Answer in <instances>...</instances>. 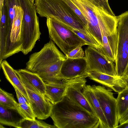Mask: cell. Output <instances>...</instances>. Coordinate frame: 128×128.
I'll return each instance as SVG.
<instances>
[{
	"label": "cell",
	"mask_w": 128,
	"mask_h": 128,
	"mask_svg": "<svg viewBox=\"0 0 128 128\" xmlns=\"http://www.w3.org/2000/svg\"><path fill=\"white\" fill-rule=\"evenodd\" d=\"M66 58L50 40L39 52L29 56L26 68L38 75L45 83L63 81L59 77L60 69Z\"/></svg>",
	"instance_id": "1"
},
{
	"label": "cell",
	"mask_w": 128,
	"mask_h": 128,
	"mask_svg": "<svg viewBox=\"0 0 128 128\" xmlns=\"http://www.w3.org/2000/svg\"><path fill=\"white\" fill-rule=\"evenodd\" d=\"M50 116L57 128H98V119L66 96L53 104Z\"/></svg>",
	"instance_id": "2"
},
{
	"label": "cell",
	"mask_w": 128,
	"mask_h": 128,
	"mask_svg": "<svg viewBox=\"0 0 128 128\" xmlns=\"http://www.w3.org/2000/svg\"><path fill=\"white\" fill-rule=\"evenodd\" d=\"M79 9L88 24V31L93 40L102 46V28L117 26V16L111 15L99 7L92 0H70Z\"/></svg>",
	"instance_id": "3"
},
{
	"label": "cell",
	"mask_w": 128,
	"mask_h": 128,
	"mask_svg": "<svg viewBox=\"0 0 128 128\" xmlns=\"http://www.w3.org/2000/svg\"><path fill=\"white\" fill-rule=\"evenodd\" d=\"M34 4L36 12L40 16L53 18L93 40L79 18L64 0H35Z\"/></svg>",
	"instance_id": "4"
},
{
	"label": "cell",
	"mask_w": 128,
	"mask_h": 128,
	"mask_svg": "<svg viewBox=\"0 0 128 128\" xmlns=\"http://www.w3.org/2000/svg\"><path fill=\"white\" fill-rule=\"evenodd\" d=\"M49 37L66 56L76 48L86 45V43L72 30V28L54 18H47Z\"/></svg>",
	"instance_id": "5"
},
{
	"label": "cell",
	"mask_w": 128,
	"mask_h": 128,
	"mask_svg": "<svg viewBox=\"0 0 128 128\" xmlns=\"http://www.w3.org/2000/svg\"><path fill=\"white\" fill-rule=\"evenodd\" d=\"M117 54L115 61L116 75L126 76L128 70V11L118 16Z\"/></svg>",
	"instance_id": "6"
},
{
	"label": "cell",
	"mask_w": 128,
	"mask_h": 128,
	"mask_svg": "<svg viewBox=\"0 0 128 128\" xmlns=\"http://www.w3.org/2000/svg\"><path fill=\"white\" fill-rule=\"evenodd\" d=\"M106 118L110 128H117L119 123L118 116L116 99L110 90L103 86H92Z\"/></svg>",
	"instance_id": "7"
},
{
	"label": "cell",
	"mask_w": 128,
	"mask_h": 128,
	"mask_svg": "<svg viewBox=\"0 0 128 128\" xmlns=\"http://www.w3.org/2000/svg\"><path fill=\"white\" fill-rule=\"evenodd\" d=\"M84 56L86 60L88 72L94 71L116 76L114 62L110 60L98 50L88 46L85 49Z\"/></svg>",
	"instance_id": "8"
},
{
	"label": "cell",
	"mask_w": 128,
	"mask_h": 128,
	"mask_svg": "<svg viewBox=\"0 0 128 128\" xmlns=\"http://www.w3.org/2000/svg\"><path fill=\"white\" fill-rule=\"evenodd\" d=\"M87 77L88 76H85L70 80L67 84L65 95L91 114L96 116L82 92Z\"/></svg>",
	"instance_id": "9"
},
{
	"label": "cell",
	"mask_w": 128,
	"mask_h": 128,
	"mask_svg": "<svg viewBox=\"0 0 128 128\" xmlns=\"http://www.w3.org/2000/svg\"><path fill=\"white\" fill-rule=\"evenodd\" d=\"M15 14L11 30L10 44L5 53L4 60L21 51L22 43L21 32L24 16V11L19 6H14Z\"/></svg>",
	"instance_id": "10"
},
{
	"label": "cell",
	"mask_w": 128,
	"mask_h": 128,
	"mask_svg": "<svg viewBox=\"0 0 128 128\" xmlns=\"http://www.w3.org/2000/svg\"><path fill=\"white\" fill-rule=\"evenodd\" d=\"M85 76H88L86 60L84 56L76 58H66L62 64L59 76L68 80Z\"/></svg>",
	"instance_id": "11"
},
{
	"label": "cell",
	"mask_w": 128,
	"mask_h": 128,
	"mask_svg": "<svg viewBox=\"0 0 128 128\" xmlns=\"http://www.w3.org/2000/svg\"><path fill=\"white\" fill-rule=\"evenodd\" d=\"M24 87L27 94L29 103L36 118L38 120H43L50 117L52 104L45 96Z\"/></svg>",
	"instance_id": "12"
},
{
	"label": "cell",
	"mask_w": 128,
	"mask_h": 128,
	"mask_svg": "<svg viewBox=\"0 0 128 128\" xmlns=\"http://www.w3.org/2000/svg\"><path fill=\"white\" fill-rule=\"evenodd\" d=\"M15 70L24 86L45 96V84L38 75L26 68Z\"/></svg>",
	"instance_id": "13"
},
{
	"label": "cell",
	"mask_w": 128,
	"mask_h": 128,
	"mask_svg": "<svg viewBox=\"0 0 128 128\" xmlns=\"http://www.w3.org/2000/svg\"><path fill=\"white\" fill-rule=\"evenodd\" d=\"M83 95L98 119L100 128H110L100 103L93 91L92 86L85 85L82 90Z\"/></svg>",
	"instance_id": "14"
},
{
	"label": "cell",
	"mask_w": 128,
	"mask_h": 128,
	"mask_svg": "<svg viewBox=\"0 0 128 128\" xmlns=\"http://www.w3.org/2000/svg\"><path fill=\"white\" fill-rule=\"evenodd\" d=\"M90 79L111 89L118 93L125 88L122 80L117 76H114L96 71L88 72Z\"/></svg>",
	"instance_id": "15"
},
{
	"label": "cell",
	"mask_w": 128,
	"mask_h": 128,
	"mask_svg": "<svg viewBox=\"0 0 128 128\" xmlns=\"http://www.w3.org/2000/svg\"><path fill=\"white\" fill-rule=\"evenodd\" d=\"M68 80L60 82L45 83V96L54 104L60 101L65 95L66 89Z\"/></svg>",
	"instance_id": "16"
},
{
	"label": "cell",
	"mask_w": 128,
	"mask_h": 128,
	"mask_svg": "<svg viewBox=\"0 0 128 128\" xmlns=\"http://www.w3.org/2000/svg\"><path fill=\"white\" fill-rule=\"evenodd\" d=\"M5 76L14 88L19 90L28 102V96L24 86L14 70L5 60L0 64Z\"/></svg>",
	"instance_id": "17"
},
{
	"label": "cell",
	"mask_w": 128,
	"mask_h": 128,
	"mask_svg": "<svg viewBox=\"0 0 128 128\" xmlns=\"http://www.w3.org/2000/svg\"><path fill=\"white\" fill-rule=\"evenodd\" d=\"M102 46L98 50L110 60L115 62L117 54L118 33L108 36L102 35Z\"/></svg>",
	"instance_id": "18"
},
{
	"label": "cell",
	"mask_w": 128,
	"mask_h": 128,
	"mask_svg": "<svg viewBox=\"0 0 128 128\" xmlns=\"http://www.w3.org/2000/svg\"><path fill=\"white\" fill-rule=\"evenodd\" d=\"M12 26L9 19L8 9L5 1L0 14V41L5 42L8 34H10Z\"/></svg>",
	"instance_id": "19"
},
{
	"label": "cell",
	"mask_w": 128,
	"mask_h": 128,
	"mask_svg": "<svg viewBox=\"0 0 128 128\" xmlns=\"http://www.w3.org/2000/svg\"><path fill=\"white\" fill-rule=\"evenodd\" d=\"M118 93L116 99L118 118L119 121L128 110V89H124Z\"/></svg>",
	"instance_id": "20"
},
{
	"label": "cell",
	"mask_w": 128,
	"mask_h": 128,
	"mask_svg": "<svg viewBox=\"0 0 128 128\" xmlns=\"http://www.w3.org/2000/svg\"><path fill=\"white\" fill-rule=\"evenodd\" d=\"M18 104L12 94L8 93L0 88V105L6 108L16 110Z\"/></svg>",
	"instance_id": "21"
},
{
	"label": "cell",
	"mask_w": 128,
	"mask_h": 128,
	"mask_svg": "<svg viewBox=\"0 0 128 128\" xmlns=\"http://www.w3.org/2000/svg\"><path fill=\"white\" fill-rule=\"evenodd\" d=\"M0 105V123L2 125L18 128L19 121H16L12 112Z\"/></svg>",
	"instance_id": "22"
},
{
	"label": "cell",
	"mask_w": 128,
	"mask_h": 128,
	"mask_svg": "<svg viewBox=\"0 0 128 128\" xmlns=\"http://www.w3.org/2000/svg\"><path fill=\"white\" fill-rule=\"evenodd\" d=\"M54 125L48 124L41 120L22 118L19 121L18 128H56Z\"/></svg>",
	"instance_id": "23"
},
{
	"label": "cell",
	"mask_w": 128,
	"mask_h": 128,
	"mask_svg": "<svg viewBox=\"0 0 128 128\" xmlns=\"http://www.w3.org/2000/svg\"><path fill=\"white\" fill-rule=\"evenodd\" d=\"M16 110L23 118L34 120L36 118L29 104L18 103Z\"/></svg>",
	"instance_id": "24"
},
{
	"label": "cell",
	"mask_w": 128,
	"mask_h": 128,
	"mask_svg": "<svg viewBox=\"0 0 128 128\" xmlns=\"http://www.w3.org/2000/svg\"><path fill=\"white\" fill-rule=\"evenodd\" d=\"M72 30L78 36L84 40L86 43L87 45L94 48L98 50L101 48V47L98 43L87 36L77 30L72 28Z\"/></svg>",
	"instance_id": "25"
},
{
	"label": "cell",
	"mask_w": 128,
	"mask_h": 128,
	"mask_svg": "<svg viewBox=\"0 0 128 128\" xmlns=\"http://www.w3.org/2000/svg\"><path fill=\"white\" fill-rule=\"evenodd\" d=\"M64 0L72 9L79 18L84 26L88 31V22L85 17L80 11L70 0Z\"/></svg>",
	"instance_id": "26"
},
{
	"label": "cell",
	"mask_w": 128,
	"mask_h": 128,
	"mask_svg": "<svg viewBox=\"0 0 128 128\" xmlns=\"http://www.w3.org/2000/svg\"><path fill=\"white\" fill-rule=\"evenodd\" d=\"M82 47H78L70 52L66 56V58H76L84 57V53Z\"/></svg>",
	"instance_id": "27"
},
{
	"label": "cell",
	"mask_w": 128,
	"mask_h": 128,
	"mask_svg": "<svg viewBox=\"0 0 128 128\" xmlns=\"http://www.w3.org/2000/svg\"><path fill=\"white\" fill-rule=\"evenodd\" d=\"M92 0L102 9L111 15L115 16L110 6L107 5L102 0Z\"/></svg>",
	"instance_id": "28"
},
{
	"label": "cell",
	"mask_w": 128,
	"mask_h": 128,
	"mask_svg": "<svg viewBox=\"0 0 128 128\" xmlns=\"http://www.w3.org/2000/svg\"><path fill=\"white\" fill-rule=\"evenodd\" d=\"M14 89L19 104H29L25 97L19 90L16 88Z\"/></svg>",
	"instance_id": "29"
},
{
	"label": "cell",
	"mask_w": 128,
	"mask_h": 128,
	"mask_svg": "<svg viewBox=\"0 0 128 128\" xmlns=\"http://www.w3.org/2000/svg\"><path fill=\"white\" fill-rule=\"evenodd\" d=\"M128 123V110L119 120L120 125L118 126L125 125Z\"/></svg>",
	"instance_id": "30"
},
{
	"label": "cell",
	"mask_w": 128,
	"mask_h": 128,
	"mask_svg": "<svg viewBox=\"0 0 128 128\" xmlns=\"http://www.w3.org/2000/svg\"><path fill=\"white\" fill-rule=\"evenodd\" d=\"M123 82L125 87V88L128 89V76H125L119 77Z\"/></svg>",
	"instance_id": "31"
},
{
	"label": "cell",
	"mask_w": 128,
	"mask_h": 128,
	"mask_svg": "<svg viewBox=\"0 0 128 128\" xmlns=\"http://www.w3.org/2000/svg\"><path fill=\"white\" fill-rule=\"evenodd\" d=\"M4 0H0V14H1Z\"/></svg>",
	"instance_id": "32"
},
{
	"label": "cell",
	"mask_w": 128,
	"mask_h": 128,
	"mask_svg": "<svg viewBox=\"0 0 128 128\" xmlns=\"http://www.w3.org/2000/svg\"><path fill=\"white\" fill-rule=\"evenodd\" d=\"M102 0L103 2H104L108 6H109L108 3V0Z\"/></svg>",
	"instance_id": "33"
},
{
	"label": "cell",
	"mask_w": 128,
	"mask_h": 128,
	"mask_svg": "<svg viewBox=\"0 0 128 128\" xmlns=\"http://www.w3.org/2000/svg\"><path fill=\"white\" fill-rule=\"evenodd\" d=\"M125 125L124 126L123 128H128V123Z\"/></svg>",
	"instance_id": "34"
},
{
	"label": "cell",
	"mask_w": 128,
	"mask_h": 128,
	"mask_svg": "<svg viewBox=\"0 0 128 128\" xmlns=\"http://www.w3.org/2000/svg\"><path fill=\"white\" fill-rule=\"evenodd\" d=\"M31 2L33 3H34V2L35 1V0H30Z\"/></svg>",
	"instance_id": "35"
},
{
	"label": "cell",
	"mask_w": 128,
	"mask_h": 128,
	"mask_svg": "<svg viewBox=\"0 0 128 128\" xmlns=\"http://www.w3.org/2000/svg\"><path fill=\"white\" fill-rule=\"evenodd\" d=\"M126 76H128V72H127L126 75Z\"/></svg>",
	"instance_id": "36"
}]
</instances>
